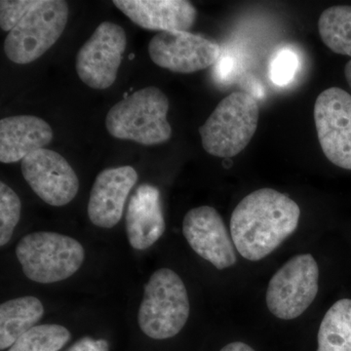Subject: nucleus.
I'll use <instances>...</instances> for the list:
<instances>
[{
	"instance_id": "obj_21",
	"label": "nucleus",
	"mask_w": 351,
	"mask_h": 351,
	"mask_svg": "<svg viewBox=\"0 0 351 351\" xmlns=\"http://www.w3.org/2000/svg\"><path fill=\"white\" fill-rule=\"evenodd\" d=\"M21 218V200L17 193L0 182V246L10 241Z\"/></svg>"
},
{
	"instance_id": "obj_8",
	"label": "nucleus",
	"mask_w": 351,
	"mask_h": 351,
	"mask_svg": "<svg viewBox=\"0 0 351 351\" xmlns=\"http://www.w3.org/2000/svg\"><path fill=\"white\" fill-rule=\"evenodd\" d=\"M126 46L123 27L112 22L101 23L76 56V71L82 82L97 90L112 86Z\"/></svg>"
},
{
	"instance_id": "obj_15",
	"label": "nucleus",
	"mask_w": 351,
	"mask_h": 351,
	"mask_svg": "<svg viewBox=\"0 0 351 351\" xmlns=\"http://www.w3.org/2000/svg\"><path fill=\"white\" fill-rule=\"evenodd\" d=\"M160 191L144 184L131 196L126 212V232L129 243L136 250H145L165 232Z\"/></svg>"
},
{
	"instance_id": "obj_26",
	"label": "nucleus",
	"mask_w": 351,
	"mask_h": 351,
	"mask_svg": "<svg viewBox=\"0 0 351 351\" xmlns=\"http://www.w3.org/2000/svg\"><path fill=\"white\" fill-rule=\"evenodd\" d=\"M219 351H255V350L241 341H234V343H228Z\"/></svg>"
},
{
	"instance_id": "obj_25",
	"label": "nucleus",
	"mask_w": 351,
	"mask_h": 351,
	"mask_svg": "<svg viewBox=\"0 0 351 351\" xmlns=\"http://www.w3.org/2000/svg\"><path fill=\"white\" fill-rule=\"evenodd\" d=\"M218 69H217V75L219 77L225 78L228 77L232 73L233 68H234V63H233L232 58L225 57L221 58L218 60Z\"/></svg>"
},
{
	"instance_id": "obj_16",
	"label": "nucleus",
	"mask_w": 351,
	"mask_h": 351,
	"mask_svg": "<svg viewBox=\"0 0 351 351\" xmlns=\"http://www.w3.org/2000/svg\"><path fill=\"white\" fill-rule=\"evenodd\" d=\"M52 140V128L45 120L34 115L6 117L0 120V161L18 162Z\"/></svg>"
},
{
	"instance_id": "obj_10",
	"label": "nucleus",
	"mask_w": 351,
	"mask_h": 351,
	"mask_svg": "<svg viewBox=\"0 0 351 351\" xmlns=\"http://www.w3.org/2000/svg\"><path fill=\"white\" fill-rule=\"evenodd\" d=\"M149 53L154 64L173 73H193L217 63L218 43L189 32H162L152 38Z\"/></svg>"
},
{
	"instance_id": "obj_2",
	"label": "nucleus",
	"mask_w": 351,
	"mask_h": 351,
	"mask_svg": "<svg viewBox=\"0 0 351 351\" xmlns=\"http://www.w3.org/2000/svg\"><path fill=\"white\" fill-rule=\"evenodd\" d=\"M168 110L169 100L160 89L144 88L110 108L106 117V127L115 138L144 145L163 144L172 135Z\"/></svg>"
},
{
	"instance_id": "obj_11",
	"label": "nucleus",
	"mask_w": 351,
	"mask_h": 351,
	"mask_svg": "<svg viewBox=\"0 0 351 351\" xmlns=\"http://www.w3.org/2000/svg\"><path fill=\"white\" fill-rule=\"evenodd\" d=\"M22 173L32 191L51 206H64L75 199L80 180L66 159L50 149L32 152L22 160Z\"/></svg>"
},
{
	"instance_id": "obj_14",
	"label": "nucleus",
	"mask_w": 351,
	"mask_h": 351,
	"mask_svg": "<svg viewBox=\"0 0 351 351\" xmlns=\"http://www.w3.org/2000/svg\"><path fill=\"white\" fill-rule=\"evenodd\" d=\"M113 4L149 31L189 32L197 18L195 7L184 0H114Z\"/></svg>"
},
{
	"instance_id": "obj_5",
	"label": "nucleus",
	"mask_w": 351,
	"mask_h": 351,
	"mask_svg": "<svg viewBox=\"0 0 351 351\" xmlns=\"http://www.w3.org/2000/svg\"><path fill=\"white\" fill-rule=\"evenodd\" d=\"M25 276L34 282L63 281L75 274L84 262V248L77 240L57 232L29 233L16 249Z\"/></svg>"
},
{
	"instance_id": "obj_22",
	"label": "nucleus",
	"mask_w": 351,
	"mask_h": 351,
	"mask_svg": "<svg viewBox=\"0 0 351 351\" xmlns=\"http://www.w3.org/2000/svg\"><path fill=\"white\" fill-rule=\"evenodd\" d=\"M299 68V58L294 51H277L269 64V77L274 84L285 86L294 80Z\"/></svg>"
},
{
	"instance_id": "obj_23",
	"label": "nucleus",
	"mask_w": 351,
	"mask_h": 351,
	"mask_svg": "<svg viewBox=\"0 0 351 351\" xmlns=\"http://www.w3.org/2000/svg\"><path fill=\"white\" fill-rule=\"evenodd\" d=\"M38 0H1L0 1V25L3 31L10 32L20 21L38 4Z\"/></svg>"
},
{
	"instance_id": "obj_6",
	"label": "nucleus",
	"mask_w": 351,
	"mask_h": 351,
	"mask_svg": "<svg viewBox=\"0 0 351 351\" xmlns=\"http://www.w3.org/2000/svg\"><path fill=\"white\" fill-rule=\"evenodd\" d=\"M68 18L66 1L40 0L6 36L7 58L18 64L39 59L61 38Z\"/></svg>"
},
{
	"instance_id": "obj_1",
	"label": "nucleus",
	"mask_w": 351,
	"mask_h": 351,
	"mask_svg": "<svg viewBox=\"0 0 351 351\" xmlns=\"http://www.w3.org/2000/svg\"><path fill=\"white\" fill-rule=\"evenodd\" d=\"M301 209L289 196L276 189L253 191L240 201L230 219L235 249L246 260L267 257L295 232Z\"/></svg>"
},
{
	"instance_id": "obj_18",
	"label": "nucleus",
	"mask_w": 351,
	"mask_h": 351,
	"mask_svg": "<svg viewBox=\"0 0 351 351\" xmlns=\"http://www.w3.org/2000/svg\"><path fill=\"white\" fill-rule=\"evenodd\" d=\"M317 351H351V300L335 302L325 314L317 336Z\"/></svg>"
},
{
	"instance_id": "obj_17",
	"label": "nucleus",
	"mask_w": 351,
	"mask_h": 351,
	"mask_svg": "<svg viewBox=\"0 0 351 351\" xmlns=\"http://www.w3.org/2000/svg\"><path fill=\"white\" fill-rule=\"evenodd\" d=\"M43 302L34 295L17 298L0 306V350L10 348L43 318Z\"/></svg>"
},
{
	"instance_id": "obj_3",
	"label": "nucleus",
	"mask_w": 351,
	"mask_h": 351,
	"mask_svg": "<svg viewBox=\"0 0 351 351\" xmlns=\"http://www.w3.org/2000/svg\"><path fill=\"white\" fill-rule=\"evenodd\" d=\"M260 108L252 95L233 92L219 101L199 128L203 147L211 156L230 158L251 142L257 131Z\"/></svg>"
},
{
	"instance_id": "obj_24",
	"label": "nucleus",
	"mask_w": 351,
	"mask_h": 351,
	"mask_svg": "<svg viewBox=\"0 0 351 351\" xmlns=\"http://www.w3.org/2000/svg\"><path fill=\"white\" fill-rule=\"evenodd\" d=\"M66 351H110V346L106 339H95L84 337L76 341Z\"/></svg>"
},
{
	"instance_id": "obj_12",
	"label": "nucleus",
	"mask_w": 351,
	"mask_h": 351,
	"mask_svg": "<svg viewBox=\"0 0 351 351\" xmlns=\"http://www.w3.org/2000/svg\"><path fill=\"white\" fill-rule=\"evenodd\" d=\"M182 233L191 249L216 269L223 270L237 263L234 243L215 208L189 210L182 221Z\"/></svg>"
},
{
	"instance_id": "obj_9",
	"label": "nucleus",
	"mask_w": 351,
	"mask_h": 351,
	"mask_svg": "<svg viewBox=\"0 0 351 351\" xmlns=\"http://www.w3.org/2000/svg\"><path fill=\"white\" fill-rule=\"evenodd\" d=\"M317 137L325 156L335 165L351 170V96L332 87L317 97L314 106Z\"/></svg>"
},
{
	"instance_id": "obj_13",
	"label": "nucleus",
	"mask_w": 351,
	"mask_h": 351,
	"mask_svg": "<svg viewBox=\"0 0 351 351\" xmlns=\"http://www.w3.org/2000/svg\"><path fill=\"white\" fill-rule=\"evenodd\" d=\"M137 182L138 173L131 166L101 171L95 180L88 202V216L92 223L101 228L117 226Z\"/></svg>"
},
{
	"instance_id": "obj_19",
	"label": "nucleus",
	"mask_w": 351,
	"mask_h": 351,
	"mask_svg": "<svg viewBox=\"0 0 351 351\" xmlns=\"http://www.w3.org/2000/svg\"><path fill=\"white\" fill-rule=\"evenodd\" d=\"M318 31L330 50L351 57V5H336L326 9L318 20Z\"/></svg>"
},
{
	"instance_id": "obj_4",
	"label": "nucleus",
	"mask_w": 351,
	"mask_h": 351,
	"mask_svg": "<svg viewBox=\"0 0 351 351\" xmlns=\"http://www.w3.org/2000/svg\"><path fill=\"white\" fill-rule=\"evenodd\" d=\"M188 291L174 270H156L145 284L138 313L141 330L154 339L173 338L189 317Z\"/></svg>"
},
{
	"instance_id": "obj_20",
	"label": "nucleus",
	"mask_w": 351,
	"mask_h": 351,
	"mask_svg": "<svg viewBox=\"0 0 351 351\" xmlns=\"http://www.w3.org/2000/svg\"><path fill=\"white\" fill-rule=\"evenodd\" d=\"M71 337V332L62 325H38L23 335L7 351H59Z\"/></svg>"
},
{
	"instance_id": "obj_27",
	"label": "nucleus",
	"mask_w": 351,
	"mask_h": 351,
	"mask_svg": "<svg viewBox=\"0 0 351 351\" xmlns=\"http://www.w3.org/2000/svg\"><path fill=\"white\" fill-rule=\"evenodd\" d=\"M345 75L346 82H348V85H350V87L351 88V60L346 64Z\"/></svg>"
},
{
	"instance_id": "obj_7",
	"label": "nucleus",
	"mask_w": 351,
	"mask_h": 351,
	"mask_svg": "<svg viewBox=\"0 0 351 351\" xmlns=\"http://www.w3.org/2000/svg\"><path fill=\"white\" fill-rule=\"evenodd\" d=\"M319 269L311 254L291 258L271 277L267 290L270 313L282 320L301 316L318 293Z\"/></svg>"
}]
</instances>
